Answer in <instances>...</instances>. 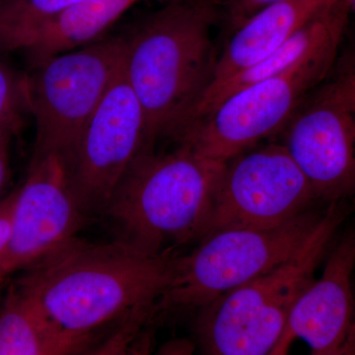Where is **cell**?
<instances>
[{"mask_svg":"<svg viewBox=\"0 0 355 355\" xmlns=\"http://www.w3.org/2000/svg\"><path fill=\"white\" fill-rule=\"evenodd\" d=\"M345 218L329 203L321 220L292 258L198 310L196 345L202 355H270L299 297L313 284Z\"/></svg>","mask_w":355,"mask_h":355,"instance_id":"277c9868","label":"cell"},{"mask_svg":"<svg viewBox=\"0 0 355 355\" xmlns=\"http://www.w3.org/2000/svg\"><path fill=\"white\" fill-rule=\"evenodd\" d=\"M146 149V116L123 64L76 142L58 156L88 216L102 214L128 167Z\"/></svg>","mask_w":355,"mask_h":355,"instance_id":"9c48e42d","label":"cell"},{"mask_svg":"<svg viewBox=\"0 0 355 355\" xmlns=\"http://www.w3.org/2000/svg\"><path fill=\"white\" fill-rule=\"evenodd\" d=\"M4 277H6V275L0 270V286H1L2 282H3Z\"/></svg>","mask_w":355,"mask_h":355,"instance_id":"d4e9b609","label":"cell"},{"mask_svg":"<svg viewBox=\"0 0 355 355\" xmlns=\"http://www.w3.org/2000/svg\"><path fill=\"white\" fill-rule=\"evenodd\" d=\"M151 324L149 315H137L114 327L103 340L93 343L79 355H121L137 335Z\"/></svg>","mask_w":355,"mask_h":355,"instance_id":"d6986e66","label":"cell"},{"mask_svg":"<svg viewBox=\"0 0 355 355\" xmlns=\"http://www.w3.org/2000/svg\"><path fill=\"white\" fill-rule=\"evenodd\" d=\"M354 7V0H338L308 21L265 60L220 84L207 88L169 137H176L178 133L197 123L238 91L284 71L311 51L334 40L343 39Z\"/></svg>","mask_w":355,"mask_h":355,"instance_id":"4fadbf2b","label":"cell"},{"mask_svg":"<svg viewBox=\"0 0 355 355\" xmlns=\"http://www.w3.org/2000/svg\"><path fill=\"white\" fill-rule=\"evenodd\" d=\"M279 142L309 182L318 202H340L355 186V67L336 60L299 105Z\"/></svg>","mask_w":355,"mask_h":355,"instance_id":"ba28073f","label":"cell"},{"mask_svg":"<svg viewBox=\"0 0 355 355\" xmlns=\"http://www.w3.org/2000/svg\"><path fill=\"white\" fill-rule=\"evenodd\" d=\"M164 1H167L168 3H170V2L180 1V0H164Z\"/></svg>","mask_w":355,"mask_h":355,"instance_id":"484cf974","label":"cell"},{"mask_svg":"<svg viewBox=\"0 0 355 355\" xmlns=\"http://www.w3.org/2000/svg\"><path fill=\"white\" fill-rule=\"evenodd\" d=\"M177 256L121 238L103 243L76 236L21 270L14 284L62 330L96 338L110 324L157 315Z\"/></svg>","mask_w":355,"mask_h":355,"instance_id":"6da1fadb","label":"cell"},{"mask_svg":"<svg viewBox=\"0 0 355 355\" xmlns=\"http://www.w3.org/2000/svg\"><path fill=\"white\" fill-rule=\"evenodd\" d=\"M226 162L178 144L133 160L103 210L121 239L151 252L174 251L209 234Z\"/></svg>","mask_w":355,"mask_h":355,"instance_id":"3957f363","label":"cell"},{"mask_svg":"<svg viewBox=\"0 0 355 355\" xmlns=\"http://www.w3.org/2000/svg\"><path fill=\"white\" fill-rule=\"evenodd\" d=\"M317 202L309 182L279 142L252 147L226 161L209 233L275 227Z\"/></svg>","mask_w":355,"mask_h":355,"instance_id":"30bf717a","label":"cell"},{"mask_svg":"<svg viewBox=\"0 0 355 355\" xmlns=\"http://www.w3.org/2000/svg\"><path fill=\"white\" fill-rule=\"evenodd\" d=\"M95 343L62 330L15 284L0 304V355H79Z\"/></svg>","mask_w":355,"mask_h":355,"instance_id":"9a60e30c","label":"cell"},{"mask_svg":"<svg viewBox=\"0 0 355 355\" xmlns=\"http://www.w3.org/2000/svg\"><path fill=\"white\" fill-rule=\"evenodd\" d=\"M155 350V329L146 326L121 355H153Z\"/></svg>","mask_w":355,"mask_h":355,"instance_id":"7402d4cb","label":"cell"},{"mask_svg":"<svg viewBox=\"0 0 355 355\" xmlns=\"http://www.w3.org/2000/svg\"><path fill=\"white\" fill-rule=\"evenodd\" d=\"M336 1L280 0L261 9L232 33L224 51L217 58L209 87L265 60L308 21Z\"/></svg>","mask_w":355,"mask_h":355,"instance_id":"5bb4252c","label":"cell"},{"mask_svg":"<svg viewBox=\"0 0 355 355\" xmlns=\"http://www.w3.org/2000/svg\"><path fill=\"white\" fill-rule=\"evenodd\" d=\"M197 347L191 338H173L155 349L153 355H193Z\"/></svg>","mask_w":355,"mask_h":355,"instance_id":"603a6c76","label":"cell"},{"mask_svg":"<svg viewBox=\"0 0 355 355\" xmlns=\"http://www.w3.org/2000/svg\"><path fill=\"white\" fill-rule=\"evenodd\" d=\"M139 0H80L37 30L21 50L33 65L95 43Z\"/></svg>","mask_w":355,"mask_h":355,"instance_id":"2e32d148","label":"cell"},{"mask_svg":"<svg viewBox=\"0 0 355 355\" xmlns=\"http://www.w3.org/2000/svg\"><path fill=\"white\" fill-rule=\"evenodd\" d=\"M25 112H29L25 76L0 62V132L7 128L19 132Z\"/></svg>","mask_w":355,"mask_h":355,"instance_id":"ac0fdd59","label":"cell"},{"mask_svg":"<svg viewBox=\"0 0 355 355\" xmlns=\"http://www.w3.org/2000/svg\"><path fill=\"white\" fill-rule=\"evenodd\" d=\"M324 211L311 209L275 227H230L209 233L190 254H178L172 282L157 314L200 309L286 263L307 241Z\"/></svg>","mask_w":355,"mask_h":355,"instance_id":"5b68a950","label":"cell"},{"mask_svg":"<svg viewBox=\"0 0 355 355\" xmlns=\"http://www.w3.org/2000/svg\"><path fill=\"white\" fill-rule=\"evenodd\" d=\"M329 355H355V329L350 331L345 343Z\"/></svg>","mask_w":355,"mask_h":355,"instance_id":"cb8c5ba5","label":"cell"},{"mask_svg":"<svg viewBox=\"0 0 355 355\" xmlns=\"http://www.w3.org/2000/svg\"><path fill=\"white\" fill-rule=\"evenodd\" d=\"M0 1H1V0H0Z\"/></svg>","mask_w":355,"mask_h":355,"instance_id":"4316f807","label":"cell"},{"mask_svg":"<svg viewBox=\"0 0 355 355\" xmlns=\"http://www.w3.org/2000/svg\"><path fill=\"white\" fill-rule=\"evenodd\" d=\"M80 0H1L0 51H18L37 30Z\"/></svg>","mask_w":355,"mask_h":355,"instance_id":"e0dca14e","label":"cell"},{"mask_svg":"<svg viewBox=\"0 0 355 355\" xmlns=\"http://www.w3.org/2000/svg\"><path fill=\"white\" fill-rule=\"evenodd\" d=\"M355 265L352 232L331 247L323 273L299 297L275 349L302 340L308 355H329L355 329L352 275Z\"/></svg>","mask_w":355,"mask_h":355,"instance_id":"7c38bea8","label":"cell"},{"mask_svg":"<svg viewBox=\"0 0 355 355\" xmlns=\"http://www.w3.org/2000/svg\"><path fill=\"white\" fill-rule=\"evenodd\" d=\"M18 190L19 186L0 200V257L6 252L12 237L14 210Z\"/></svg>","mask_w":355,"mask_h":355,"instance_id":"44dd1931","label":"cell"},{"mask_svg":"<svg viewBox=\"0 0 355 355\" xmlns=\"http://www.w3.org/2000/svg\"><path fill=\"white\" fill-rule=\"evenodd\" d=\"M210 0L170 2L125 37L123 70L146 116V147L169 137L214 78Z\"/></svg>","mask_w":355,"mask_h":355,"instance_id":"7a4b0ae2","label":"cell"},{"mask_svg":"<svg viewBox=\"0 0 355 355\" xmlns=\"http://www.w3.org/2000/svg\"><path fill=\"white\" fill-rule=\"evenodd\" d=\"M88 217L70 189L60 158L32 157L18 190L12 237L0 257V270L6 275L25 270L78 236Z\"/></svg>","mask_w":355,"mask_h":355,"instance_id":"8fae6325","label":"cell"},{"mask_svg":"<svg viewBox=\"0 0 355 355\" xmlns=\"http://www.w3.org/2000/svg\"><path fill=\"white\" fill-rule=\"evenodd\" d=\"M219 19H223L229 31L233 33L240 26L266 6L280 0H210Z\"/></svg>","mask_w":355,"mask_h":355,"instance_id":"ffe728a7","label":"cell"},{"mask_svg":"<svg viewBox=\"0 0 355 355\" xmlns=\"http://www.w3.org/2000/svg\"><path fill=\"white\" fill-rule=\"evenodd\" d=\"M125 37L102 40L46 58L25 76L36 121L32 157H62L76 142L123 67Z\"/></svg>","mask_w":355,"mask_h":355,"instance_id":"52a82bcc","label":"cell"},{"mask_svg":"<svg viewBox=\"0 0 355 355\" xmlns=\"http://www.w3.org/2000/svg\"><path fill=\"white\" fill-rule=\"evenodd\" d=\"M343 39L311 51L279 73L238 91L174 139L226 162L277 135L335 67Z\"/></svg>","mask_w":355,"mask_h":355,"instance_id":"8992f818","label":"cell"}]
</instances>
